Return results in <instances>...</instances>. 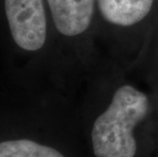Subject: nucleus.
Wrapping results in <instances>:
<instances>
[{"instance_id": "5", "label": "nucleus", "mask_w": 158, "mask_h": 157, "mask_svg": "<svg viewBox=\"0 0 158 157\" xmlns=\"http://www.w3.org/2000/svg\"><path fill=\"white\" fill-rule=\"evenodd\" d=\"M0 157H64L54 148L31 140H9L0 143Z\"/></svg>"}, {"instance_id": "2", "label": "nucleus", "mask_w": 158, "mask_h": 157, "mask_svg": "<svg viewBox=\"0 0 158 157\" xmlns=\"http://www.w3.org/2000/svg\"><path fill=\"white\" fill-rule=\"evenodd\" d=\"M4 6L16 45L27 51L41 49L47 37L44 0H4Z\"/></svg>"}, {"instance_id": "1", "label": "nucleus", "mask_w": 158, "mask_h": 157, "mask_svg": "<svg viewBox=\"0 0 158 157\" xmlns=\"http://www.w3.org/2000/svg\"><path fill=\"white\" fill-rule=\"evenodd\" d=\"M149 110V99L134 86L116 89L109 105L94 122L93 151L96 157H135L134 128Z\"/></svg>"}, {"instance_id": "4", "label": "nucleus", "mask_w": 158, "mask_h": 157, "mask_svg": "<svg viewBox=\"0 0 158 157\" xmlns=\"http://www.w3.org/2000/svg\"><path fill=\"white\" fill-rule=\"evenodd\" d=\"M97 12L107 25L119 30L139 26L149 16L156 0H96Z\"/></svg>"}, {"instance_id": "3", "label": "nucleus", "mask_w": 158, "mask_h": 157, "mask_svg": "<svg viewBox=\"0 0 158 157\" xmlns=\"http://www.w3.org/2000/svg\"><path fill=\"white\" fill-rule=\"evenodd\" d=\"M56 30L73 38L88 31L97 12L96 0H46Z\"/></svg>"}]
</instances>
